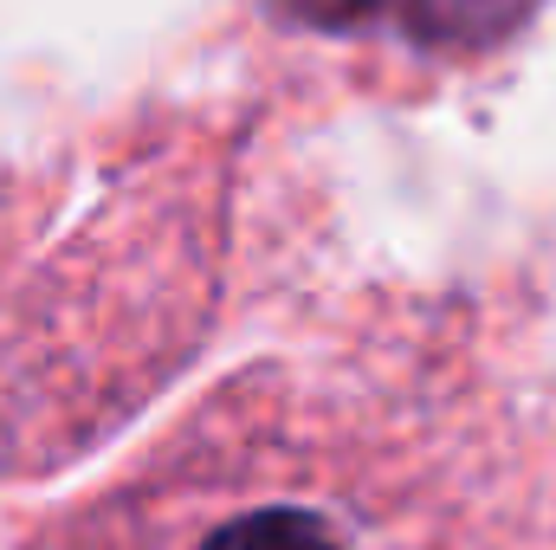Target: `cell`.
I'll use <instances>...</instances> for the list:
<instances>
[{
	"label": "cell",
	"mask_w": 556,
	"mask_h": 550,
	"mask_svg": "<svg viewBox=\"0 0 556 550\" xmlns=\"http://www.w3.org/2000/svg\"><path fill=\"white\" fill-rule=\"evenodd\" d=\"M188 550H363L356 532L311 499H247L220 512Z\"/></svg>",
	"instance_id": "6da1fadb"
}]
</instances>
